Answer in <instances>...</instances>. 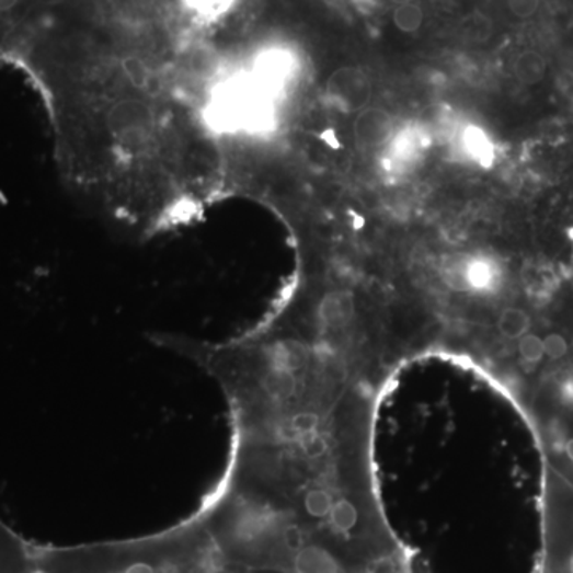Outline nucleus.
<instances>
[{
  "mask_svg": "<svg viewBox=\"0 0 573 573\" xmlns=\"http://www.w3.org/2000/svg\"><path fill=\"white\" fill-rule=\"evenodd\" d=\"M0 573H44L38 543L24 539L0 518Z\"/></svg>",
  "mask_w": 573,
  "mask_h": 573,
  "instance_id": "3",
  "label": "nucleus"
},
{
  "mask_svg": "<svg viewBox=\"0 0 573 573\" xmlns=\"http://www.w3.org/2000/svg\"><path fill=\"white\" fill-rule=\"evenodd\" d=\"M44 573H219L216 550L198 516L139 539L41 545Z\"/></svg>",
  "mask_w": 573,
  "mask_h": 573,
  "instance_id": "2",
  "label": "nucleus"
},
{
  "mask_svg": "<svg viewBox=\"0 0 573 573\" xmlns=\"http://www.w3.org/2000/svg\"><path fill=\"white\" fill-rule=\"evenodd\" d=\"M491 21L478 12L463 18L462 24H460V31H462L463 37L472 42L488 41L491 35Z\"/></svg>",
  "mask_w": 573,
  "mask_h": 573,
  "instance_id": "9",
  "label": "nucleus"
},
{
  "mask_svg": "<svg viewBox=\"0 0 573 573\" xmlns=\"http://www.w3.org/2000/svg\"><path fill=\"white\" fill-rule=\"evenodd\" d=\"M220 388L233 416V451L210 505L344 553L392 539L371 463L382 388L297 357L255 358Z\"/></svg>",
  "mask_w": 573,
  "mask_h": 573,
  "instance_id": "1",
  "label": "nucleus"
},
{
  "mask_svg": "<svg viewBox=\"0 0 573 573\" xmlns=\"http://www.w3.org/2000/svg\"><path fill=\"white\" fill-rule=\"evenodd\" d=\"M123 69H125L126 77H128V80L131 82L133 87L146 88L147 84H149V70H147L146 65H144L140 59H125V62H123Z\"/></svg>",
  "mask_w": 573,
  "mask_h": 573,
  "instance_id": "10",
  "label": "nucleus"
},
{
  "mask_svg": "<svg viewBox=\"0 0 573 573\" xmlns=\"http://www.w3.org/2000/svg\"><path fill=\"white\" fill-rule=\"evenodd\" d=\"M547 73V61L537 51H524L516 58L515 76L524 84H537Z\"/></svg>",
  "mask_w": 573,
  "mask_h": 573,
  "instance_id": "7",
  "label": "nucleus"
},
{
  "mask_svg": "<svg viewBox=\"0 0 573 573\" xmlns=\"http://www.w3.org/2000/svg\"><path fill=\"white\" fill-rule=\"evenodd\" d=\"M390 2L397 3V5H405V3L414 2V0H390Z\"/></svg>",
  "mask_w": 573,
  "mask_h": 573,
  "instance_id": "12",
  "label": "nucleus"
},
{
  "mask_svg": "<svg viewBox=\"0 0 573 573\" xmlns=\"http://www.w3.org/2000/svg\"><path fill=\"white\" fill-rule=\"evenodd\" d=\"M107 126L112 135L123 137V139L146 136L147 133L152 131L154 114L147 102L123 100L108 112Z\"/></svg>",
  "mask_w": 573,
  "mask_h": 573,
  "instance_id": "4",
  "label": "nucleus"
},
{
  "mask_svg": "<svg viewBox=\"0 0 573 573\" xmlns=\"http://www.w3.org/2000/svg\"><path fill=\"white\" fill-rule=\"evenodd\" d=\"M422 21H424V13H422L421 7L414 2L397 5L396 12H393V24L402 33H416L422 26Z\"/></svg>",
  "mask_w": 573,
  "mask_h": 573,
  "instance_id": "8",
  "label": "nucleus"
},
{
  "mask_svg": "<svg viewBox=\"0 0 573 573\" xmlns=\"http://www.w3.org/2000/svg\"><path fill=\"white\" fill-rule=\"evenodd\" d=\"M392 118L381 108H365L355 122V139L360 146L378 147L392 133Z\"/></svg>",
  "mask_w": 573,
  "mask_h": 573,
  "instance_id": "6",
  "label": "nucleus"
},
{
  "mask_svg": "<svg viewBox=\"0 0 573 573\" xmlns=\"http://www.w3.org/2000/svg\"><path fill=\"white\" fill-rule=\"evenodd\" d=\"M539 7L540 0H508L509 12L522 20L536 15Z\"/></svg>",
  "mask_w": 573,
  "mask_h": 573,
  "instance_id": "11",
  "label": "nucleus"
},
{
  "mask_svg": "<svg viewBox=\"0 0 573 573\" xmlns=\"http://www.w3.org/2000/svg\"><path fill=\"white\" fill-rule=\"evenodd\" d=\"M329 94L347 111H360L371 96L367 76L360 69L341 68L329 79Z\"/></svg>",
  "mask_w": 573,
  "mask_h": 573,
  "instance_id": "5",
  "label": "nucleus"
}]
</instances>
